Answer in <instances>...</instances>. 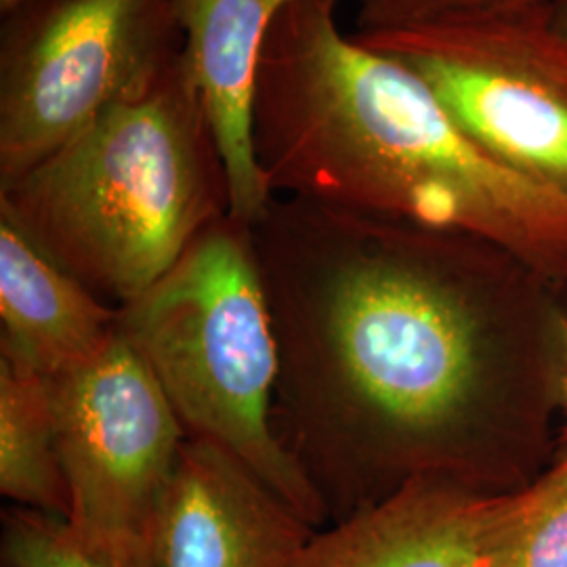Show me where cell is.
Segmentation results:
<instances>
[{
  "mask_svg": "<svg viewBox=\"0 0 567 567\" xmlns=\"http://www.w3.org/2000/svg\"><path fill=\"white\" fill-rule=\"evenodd\" d=\"M515 494L421 477L318 529L295 567H487Z\"/></svg>",
  "mask_w": 567,
  "mask_h": 567,
  "instance_id": "cell-9",
  "label": "cell"
},
{
  "mask_svg": "<svg viewBox=\"0 0 567 567\" xmlns=\"http://www.w3.org/2000/svg\"><path fill=\"white\" fill-rule=\"evenodd\" d=\"M334 2H337V4H339V2H341V0H334Z\"/></svg>",
  "mask_w": 567,
  "mask_h": 567,
  "instance_id": "cell-19",
  "label": "cell"
},
{
  "mask_svg": "<svg viewBox=\"0 0 567 567\" xmlns=\"http://www.w3.org/2000/svg\"><path fill=\"white\" fill-rule=\"evenodd\" d=\"M295 0H175L183 60L215 135L229 215L255 225L274 194L255 150V100L271 23Z\"/></svg>",
  "mask_w": 567,
  "mask_h": 567,
  "instance_id": "cell-10",
  "label": "cell"
},
{
  "mask_svg": "<svg viewBox=\"0 0 567 567\" xmlns=\"http://www.w3.org/2000/svg\"><path fill=\"white\" fill-rule=\"evenodd\" d=\"M0 353L55 381L93 362L121 332L100 299L0 213Z\"/></svg>",
  "mask_w": 567,
  "mask_h": 567,
  "instance_id": "cell-11",
  "label": "cell"
},
{
  "mask_svg": "<svg viewBox=\"0 0 567 567\" xmlns=\"http://www.w3.org/2000/svg\"><path fill=\"white\" fill-rule=\"evenodd\" d=\"M68 522L82 534L152 545V527L185 431L140 353L118 337L79 370L49 381Z\"/></svg>",
  "mask_w": 567,
  "mask_h": 567,
  "instance_id": "cell-7",
  "label": "cell"
},
{
  "mask_svg": "<svg viewBox=\"0 0 567 567\" xmlns=\"http://www.w3.org/2000/svg\"><path fill=\"white\" fill-rule=\"evenodd\" d=\"M2 567H156L152 545L82 534L68 519L13 505L2 511Z\"/></svg>",
  "mask_w": 567,
  "mask_h": 567,
  "instance_id": "cell-13",
  "label": "cell"
},
{
  "mask_svg": "<svg viewBox=\"0 0 567 567\" xmlns=\"http://www.w3.org/2000/svg\"><path fill=\"white\" fill-rule=\"evenodd\" d=\"M0 494L18 507L70 517L51 386L7 353H0Z\"/></svg>",
  "mask_w": 567,
  "mask_h": 567,
  "instance_id": "cell-12",
  "label": "cell"
},
{
  "mask_svg": "<svg viewBox=\"0 0 567 567\" xmlns=\"http://www.w3.org/2000/svg\"><path fill=\"white\" fill-rule=\"evenodd\" d=\"M0 213L110 305L128 303L229 215V185L185 60L147 100L107 110L18 182Z\"/></svg>",
  "mask_w": 567,
  "mask_h": 567,
  "instance_id": "cell-3",
  "label": "cell"
},
{
  "mask_svg": "<svg viewBox=\"0 0 567 567\" xmlns=\"http://www.w3.org/2000/svg\"><path fill=\"white\" fill-rule=\"evenodd\" d=\"M2 20L0 187L147 100L182 61L175 0H30Z\"/></svg>",
  "mask_w": 567,
  "mask_h": 567,
  "instance_id": "cell-5",
  "label": "cell"
},
{
  "mask_svg": "<svg viewBox=\"0 0 567 567\" xmlns=\"http://www.w3.org/2000/svg\"><path fill=\"white\" fill-rule=\"evenodd\" d=\"M555 21L567 34V0H555Z\"/></svg>",
  "mask_w": 567,
  "mask_h": 567,
  "instance_id": "cell-16",
  "label": "cell"
},
{
  "mask_svg": "<svg viewBox=\"0 0 567 567\" xmlns=\"http://www.w3.org/2000/svg\"><path fill=\"white\" fill-rule=\"evenodd\" d=\"M351 34L412 70L494 161L567 196V34L553 7Z\"/></svg>",
  "mask_w": 567,
  "mask_h": 567,
  "instance_id": "cell-6",
  "label": "cell"
},
{
  "mask_svg": "<svg viewBox=\"0 0 567 567\" xmlns=\"http://www.w3.org/2000/svg\"><path fill=\"white\" fill-rule=\"evenodd\" d=\"M564 405L567 408V351H566V400H564Z\"/></svg>",
  "mask_w": 567,
  "mask_h": 567,
  "instance_id": "cell-18",
  "label": "cell"
},
{
  "mask_svg": "<svg viewBox=\"0 0 567 567\" xmlns=\"http://www.w3.org/2000/svg\"><path fill=\"white\" fill-rule=\"evenodd\" d=\"M316 532L238 456L185 437L152 547L156 567H295Z\"/></svg>",
  "mask_w": 567,
  "mask_h": 567,
  "instance_id": "cell-8",
  "label": "cell"
},
{
  "mask_svg": "<svg viewBox=\"0 0 567 567\" xmlns=\"http://www.w3.org/2000/svg\"><path fill=\"white\" fill-rule=\"evenodd\" d=\"M25 2H30V0H0V13H2V18L9 16L11 11L20 9L21 4H25Z\"/></svg>",
  "mask_w": 567,
  "mask_h": 567,
  "instance_id": "cell-17",
  "label": "cell"
},
{
  "mask_svg": "<svg viewBox=\"0 0 567 567\" xmlns=\"http://www.w3.org/2000/svg\"><path fill=\"white\" fill-rule=\"evenodd\" d=\"M545 7H555V0H358L353 32L515 13Z\"/></svg>",
  "mask_w": 567,
  "mask_h": 567,
  "instance_id": "cell-15",
  "label": "cell"
},
{
  "mask_svg": "<svg viewBox=\"0 0 567 567\" xmlns=\"http://www.w3.org/2000/svg\"><path fill=\"white\" fill-rule=\"evenodd\" d=\"M487 567H567V456L515 494Z\"/></svg>",
  "mask_w": 567,
  "mask_h": 567,
  "instance_id": "cell-14",
  "label": "cell"
},
{
  "mask_svg": "<svg viewBox=\"0 0 567 567\" xmlns=\"http://www.w3.org/2000/svg\"><path fill=\"white\" fill-rule=\"evenodd\" d=\"M118 320L187 437L238 456L309 526L330 524L274 431L280 347L252 225L225 215L204 227Z\"/></svg>",
  "mask_w": 567,
  "mask_h": 567,
  "instance_id": "cell-4",
  "label": "cell"
},
{
  "mask_svg": "<svg viewBox=\"0 0 567 567\" xmlns=\"http://www.w3.org/2000/svg\"><path fill=\"white\" fill-rule=\"evenodd\" d=\"M252 236L280 347L274 431L330 524L421 477L515 494L547 471L567 286L468 234L290 196Z\"/></svg>",
  "mask_w": 567,
  "mask_h": 567,
  "instance_id": "cell-1",
  "label": "cell"
},
{
  "mask_svg": "<svg viewBox=\"0 0 567 567\" xmlns=\"http://www.w3.org/2000/svg\"><path fill=\"white\" fill-rule=\"evenodd\" d=\"M337 7L295 0L269 28L255 150L271 194L468 234L567 286V196L494 161Z\"/></svg>",
  "mask_w": 567,
  "mask_h": 567,
  "instance_id": "cell-2",
  "label": "cell"
}]
</instances>
